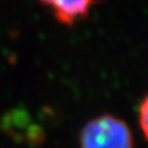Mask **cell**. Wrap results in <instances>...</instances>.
<instances>
[{
    "label": "cell",
    "mask_w": 148,
    "mask_h": 148,
    "mask_svg": "<svg viewBox=\"0 0 148 148\" xmlns=\"http://www.w3.org/2000/svg\"><path fill=\"white\" fill-rule=\"evenodd\" d=\"M133 135L127 124L111 114L90 120L81 133V148H133Z\"/></svg>",
    "instance_id": "obj_1"
},
{
    "label": "cell",
    "mask_w": 148,
    "mask_h": 148,
    "mask_svg": "<svg viewBox=\"0 0 148 148\" xmlns=\"http://www.w3.org/2000/svg\"><path fill=\"white\" fill-rule=\"evenodd\" d=\"M49 8L54 18L62 25L72 26L85 19L96 0H38Z\"/></svg>",
    "instance_id": "obj_2"
},
{
    "label": "cell",
    "mask_w": 148,
    "mask_h": 148,
    "mask_svg": "<svg viewBox=\"0 0 148 148\" xmlns=\"http://www.w3.org/2000/svg\"><path fill=\"white\" fill-rule=\"evenodd\" d=\"M139 121H140L141 130H142L146 139L148 140V95L146 96V98L142 100V103L140 105Z\"/></svg>",
    "instance_id": "obj_3"
}]
</instances>
